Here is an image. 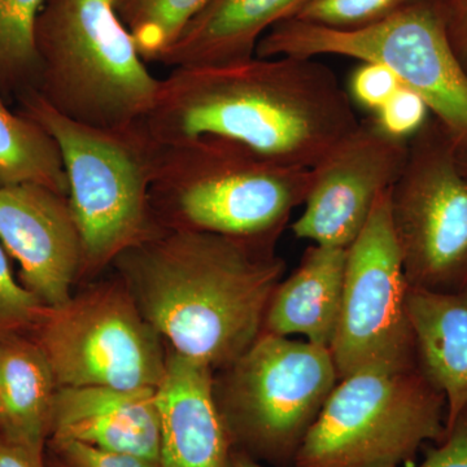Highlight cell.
<instances>
[{
    "mask_svg": "<svg viewBox=\"0 0 467 467\" xmlns=\"http://www.w3.org/2000/svg\"><path fill=\"white\" fill-rule=\"evenodd\" d=\"M358 122L348 92L319 58L254 57L174 67L140 125L159 146L221 138L276 164L313 169Z\"/></svg>",
    "mask_w": 467,
    "mask_h": 467,
    "instance_id": "cell-1",
    "label": "cell"
},
{
    "mask_svg": "<svg viewBox=\"0 0 467 467\" xmlns=\"http://www.w3.org/2000/svg\"><path fill=\"white\" fill-rule=\"evenodd\" d=\"M275 245L162 230L113 263L143 317L175 353L223 370L263 334L285 272Z\"/></svg>",
    "mask_w": 467,
    "mask_h": 467,
    "instance_id": "cell-2",
    "label": "cell"
},
{
    "mask_svg": "<svg viewBox=\"0 0 467 467\" xmlns=\"http://www.w3.org/2000/svg\"><path fill=\"white\" fill-rule=\"evenodd\" d=\"M312 184V169L285 167L242 144L201 137L159 146L150 202L162 230L275 242Z\"/></svg>",
    "mask_w": 467,
    "mask_h": 467,
    "instance_id": "cell-3",
    "label": "cell"
},
{
    "mask_svg": "<svg viewBox=\"0 0 467 467\" xmlns=\"http://www.w3.org/2000/svg\"><path fill=\"white\" fill-rule=\"evenodd\" d=\"M38 94L67 119L126 129L149 115L160 79L150 75L116 0H45L36 26Z\"/></svg>",
    "mask_w": 467,
    "mask_h": 467,
    "instance_id": "cell-4",
    "label": "cell"
},
{
    "mask_svg": "<svg viewBox=\"0 0 467 467\" xmlns=\"http://www.w3.org/2000/svg\"><path fill=\"white\" fill-rule=\"evenodd\" d=\"M18 112L54 138L69 184L70 211L82 244V270L97 272L162 232L150 202L159 144L137 124L100 129L52 109L38 91L21 95ZM81 270V272H82Z\"/></svg>",
    "mask_w": 467,
    "mask_h": 467,
    "instance_id": "cell-5",
    "label": "cell"
},
{
    "mask_svg": "<svg viewBox=\"0 0 467 467\" xmlns=\"http://www.w3.org/2000/svg\"><path fill=\"white\" fill-rule=\"evenodd\" d=\"M256 57H343L382 64L420 94L457 146L467 149V72L451 47L442 0H422L358 29L288 18L260 39Z\"/></svg>",
    "mask_w": 467,
    "mask_h": 467,
    "instance_id": "cell-6",
    "label": "cell"
},
{
    "mask_svg": "<svg viewBox=\"0 0 467 467\" xmlns=\"http://www.w3.org/2000/svg\"><path fill=\"white\" fill-rule=\"evenodd\" d=\"M447 402L418 367L340 379L292 467H401L445 434Z\"/></svg>",
    "mask_w": 467,
    "mask_h": 467,
    "instance_id": "cell-7",
    "label": "cell"
},
{
    "mask_svg": "<svg viewBox=\"0 0 467 467\" xmlns=\"http://www.w3.org/2000/svg\"><path fill=\"white\" fill-rule=\"evenodd\" d=\"M214 395L236 451L292 467L339 382L330 349L263 333L229 368Z\"/></svg>",
    "mask_w": 467,
    "mask_h": 467,
    "instance_id": "cell-8",
    "label": "cell"
},
{
    "mask_svg": "<svg viewBox=\"0 0 467 467\" xmlns=\"http://www.w3.org/2000/svg\"><path fill=\"white\" fill-rule=\"evenodd\" d=\"M389 213L409 287L438 294L466 287L467 175L438 119L409 140Z\"/></svg>",
    "mask_w": 467,
    "mask_h": 467,
    "instance_id": "cell-9",
    "label": "cell"
},
{
    "mask_svg": "<svg viewBox=\"0 0 467 467\" xmlns=\"http://www.w3.org/2000/svg\"><path fill=\"white\" fill-rule=\"evenodd\" d=\"M124 285H103L43 306L32 337L57 389H158L167 368L160 335Z\"/></svg>",
    "mask_w": 467,
    "mask_h": 467,
    "instance_id": "cell-10",
    "label": "cell"
},
{
    "mask_svg": "<svg viewBox=\"0 0 467 467\" xmlns=\"http://www.w3.org/2000/svg\"><path fill=\"white\" fill-rule=\"evenodd\" d=\"M408 290L389 190L347 250L342 308L328 348L339 380L368 368L417 367Z\"/></svg>",
    "mask_w": 467,
    "mask_h": 467,
    "instance_id": "cell-11",
    "label": "cell"
},
{
    "mask_svg": "<svg viewBox=\"0 0 467 467\" xmlns=\"http://www.w3.org/2000/svg\"><path fill=\"white\" fill-rule=\"evenodd\" d=\"M408 150L409 140L384 133L374 117L359 121L312 169L304 211L292 232L315 244L349 248L379 196L400 177Z\"/></svg>",
    "mask_w": 467,
    "mask_h": 467,
    "instance_id": "cell-12",
    "label": "cell"
},
{
    "mask_svg": "<svg viewBox=\"0 0 467 467\" xmlns=\"http://www.w3.org/2000/svg\"><path fill=\"white\" fill-rule=\"evenodd\" d=\"M0 242L20 265L21 284L43 306L72 297L82 244L67 196L36 183L0 187Z\"/></svg>",
    "mask_w": 467,
    "mask_h": 467,
    "instance_id": "cell-13",
    "label": "cell"
},
{
    "mask_svg": "<svg viewBox=\"0 0 467 467\" xmlns=\"http://www.w3.org/2000/svg\"><path fill=\"white\" fill-rule=\"evenodd\" d=\"M213 368L171 353L156 389L160 467H234L235 447L216 395Z\"/></svg>",
    "mask_w": 467,
    "mask_h": 467,
    "instance_id": "cell-14",
    "label": "cell"
},
{
    "mask_svg": "<svg viewBox=\"0 0 467 467\" xmlns=\"http://www.w3.org/2000/svg\"><path fill=\"white\" fill-rule=\"evenodd\" d=\"M52 441H73L159 461L156 389L61 387L52 405Z\"/></svg>",
    "mask_w": 467,
    "mask_h": 467,
    "instance_id": "cell-15",
    "label": "cell"
},
{
    "mask_svg": "<svg viewBox=\"0 0 467 467\" xmlns=\"http://www.w3.org/2000/svg\"><path fill=\"white\" fill-rule=\"evenodd\" d=\"M309 0H211L156 60L168 67L227 66L256 57L273 26L296 17Z\"/></svg>",
    "mask_w": 467,
    "mask_h": 467,
    "instance_id": "cell-16",
    "label": "cell"
},
{
    "mask_svg": "<svg viewBox=\"0 0 467 467\" xmlns=\"http://www.w3.org/2000/svg\"><path fill=\"white\" fill-rule=\"evenodd\" d=\"M347 250L309 247L296 270L275 288L263 333L303 335L306 342L330 348L342 308Z\"/></svg>",
    "mask_w": 467,
    "mask_h": 467,
    "instance_id": "cell-17",
    "label": "cell"
},
{
    "mask_svg": "<svg viewBox=\"0 0 467 467\" xmlns=\"http://www.w3.org/2000/svg\"><path fill=\"white\" fill-rule=\"evenodd\" d=\"M417 367L444 395L445 429L467 408V285L438 294L409 287Z\"/></svg>",
    "mask_w": 467,
    "mask_h": 467,
    "instance_id": "cell-18",
    "label": "cell"
},
{
    "mask_svg": "<svg viewBox=\"0 0 467 467\" xmlns=\"http://www.w3.org/2000/svg\"><path fill=\"white\" fill-rule=\"evenodd\" d=\"M57 386L45 353L24 334L0 337V434L43 459Z\"/></svg>",
    "mask_w": 467,
    "mask_h": 467,
    "instance_id": "cell-19",
    "label": "cell"
},
{
    "mask_svg": "<svg viewBox=\"0 0 467 467\" xmlns=\"http://www.w3.org/2000/svg\"><path fill=\"white\" fill-rule=\"evenodd\" d=\"M36 183L61 195L69 184L57 143L41 125L9 109L0 95V187Z\"/></svg>",
    "mask_w": 467,
    "mask_h": 467,
    "instance_id": "cell-20",
    "label": "cell"
},
{
    "mask_svg": "<svg viewBox=\"0 0 467 467\" xmlns=\"http://www.w3.org/2000/svg\"><path fill=\"white\" fill-rule=\"evenodd\" d=\"M45 0H0V95L8 104L38 88L36 26Z\"/></svg>",
    "mask_w": 467,
    "mask_h": 467,
    "instance_id": "cell-21",
    "label": "cell"
},
{
    "mask_svg": "<svg viewBox=\"0 0 467 467\" xmlns=\"http://www.w3.org/2000/svg\"><path fill=\"white\" fill-rule=\"evenodd\" d=\"M211 0H116L119 20L144 61L158 60Z\"/></svg>",
    "mask_w": 467,
    "mask_h": 467,
    "instance_id": "cell-22",
    "label": "cell"
},
{
    "mask_svg": "<svg viewBox=\"0 0 467 467\" xmlns=\"http://www.w3.org/2000/svg\"><path fill=\"white\" fill-rule=\"evenodd\" d=\"M420 2L422 0H309L294 18L334 29H358Z\"/></svg>",
    "mask_w": 467,
    "mask_h": 467,
    "instance_id": "cell-23",
    "label": "cell"
},
{
    "mask_svg": "<svg viewBox=\"0 0 467 467\" xmlns=\"http://www.w3.org/2000/svg\"><path fill=\"white\" fill-rule=\"evenodd\" d=\"M43 306L14 275L8 252L0 242V337L32 330Z\"/></svg>",
    "mask_w": 467,
    "mask_h": 467,
    "instance_id": "cell-24",
    "label": "cell"
},
{
    "mask_svg": "<svg viewBox=\"0 0 467 467\" xmlns=\"http://www.w3.org/2000/svg\"><path fill=\"white\" fill-rule=\"evenodd\" d=\"M430 115L431 112L423 98L401 86L373 117L384 133L409 140L426 125Z\"/></svg>",
    "mask_w": 467,
    "mask_h": 467,
    "instance_id": "cell-25",
    "label": "cell"
},
{
    "mask_svg": "<svg viewBox=\"0 0 467 467\" xmlns=\"http://www.w3.org/2000/svg\"><path fill=\"white\" fill-rule=\"evenodd\" d=\"M401 82L382 64L362 63L350 79V99L376 113L401 88Z\"/></svg>",
    "mask_w": 467,
    "mask_h": 467,
    "instance_id": "cell-26",
    "label": "cell"
},
{
    "mask_svg": "<svg viewBox=\"0 0 467 467\" xmlns=\"http://www.w3.org/2000/svg\"><path fill=\"white\" fill-rule=\"evenodd\" d=\"M67 467H160L159 461L73 441H52Z\"/></svg>",
    "mask_w": 467,
    "mask_h": 467,
    "instance_id": "cell-27",
    "label": "cell"
},
{
    "mask_svg": "<svg viewBox=\"0 0 467 467\" xmlns=\"http://www.w3.org/2000/svg\"><path fill=\"white\" fill-rule=\"evenodd\" d=\"M413 467H467V408L445 429L441 441Z\"/></svg>",
    "mask_w": 467,
    "mask_h": 467,
    "instance_id": "cell-28",
    "label": "cell"
},
{
    "mask_svg": "<svg viewBox=\"0 0 467 467\" xmlns=\"http://www.w3.org/2000/svg\"><path fill=\"white\" fill-rule=\"evenodd\" d=\"M442 14L451 47L467 72V0H442Z\"/></svg>",
    "mask_w": 467,
    "mask_h": 467,
    "instance_id": "cell-29",
    "label": "cell"
},
{
    "mask_svg": "<svg viewBox=\"0 0 467 467\" xmlns=\"http://www.w3.org/2000/svg\"><path fill=\"white\" fill-rule=\"evenodd\" d=\"M0 467H46L43 459L0 434Z\"/></svg>",
    "mask_w": 467,
    "mask_h": 467,
    "instance_id": "cell-30",
    "label": "cell"
},
{
    "mask_svg": "<svg viewBox=\"0 0 467 467\" xmlns=\"http://www.w3.org/2000/svg\"><path fill=\"white\" fill-rule=\"evenodd\" d=\"M234 467H265L261 465L259 461L251 459L247 454L241 453L235 451V457H234Z\"/></svg>",
    "mask_w": 467,
    "mask_h": 467,
    "instance_id": "cell-31",
    "label": "cell"
},
{
    "mask_svg": "<svg viewBox=\"0 0 467 467\" xmlns=\"http://www.w3.org/2000/svg\"><path fill=\"white\" fill-rule=\"evenodd\" d=\"M457 158H459L461 169H462L463 173L467 175V149L457 146Z\"/></svg>",
    "mask_w": 467,
    "mask_h": 467,
    "instance_id": "cell-32",
    "label": "cell"
},
{
    "mask_svg": "<svg viewBox=\"0 0 467 467\" xmlns=\"http://www.w3.org/2000/svg\"><path fill=\"white\" fill-rule=\"evenodd\" d=\"M61 467H67V466H66V465H64V463H63V466H61Z\"/></svg>",
    "mask_w": 467,
    "mask_h": 467,
    "instance_id": "cell-33",
    "label": "cell"
}]
</instances>
